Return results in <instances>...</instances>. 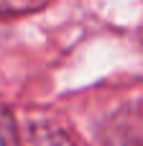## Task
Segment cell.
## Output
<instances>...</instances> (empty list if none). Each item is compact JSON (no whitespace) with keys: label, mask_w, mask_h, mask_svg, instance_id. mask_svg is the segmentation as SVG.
<instances>
[{"label":"cell","mask_w":143,"mask_h":146,"mask_svg":"<svg viewBox=\"0 0 143 146\" xmlns=\"http://www.w3.org/2000/svg\"><path fill=\"white\" fill-rule=\"evenodd\" d=\"M23 146H77L72 136L56 123H33Z\"/></svg>","instance_id":"6da1fadb"},{"label":"cell","mask_w":143,"mask_h":146,"mask_svg":"<svg viewBox=\"0 0 143 146\" xmlns=\"http://www.w3.org/2000/svg\"><path fill=\"white\" fill-rule=\"evenodd\" d=\"M49 3H51V0H0V18L36 13V10L46 8Z\"/></svg>","instance_id":"7a4b0ae2"},{"label":"cell","mask_w":143,"mask_h":146,"mask_svg":"<svg viewBox=\"0 0 143 146\" xmlns=\"http://www.w3.org/2000/svg\"><path fill=\"white\" fill-rule=\"evenodd\" d=\"M0 146H20L18 144V128L5 105H0Z\"/></svg>","instance_id":"3957f363"}]
</instances>
